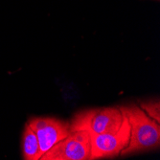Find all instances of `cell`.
Masks as SVG:
<instances>
[{
    "label": "cell",
    "mask_w": 160,
    "mask_h": 160,
    "mask_svg": "<svg viewBox=\"0 0 160 160\" xmlns=\"http://www.w3.org/2000/svg\"><path fill=\"white\" fill-rule=\"evenodd\" d=\"M120 109L126 115L130 128L129 142L120 155L157 149L160 144L159 123L138 106L120 107Z\"/></svg>",
    "instance_id": "6da1fadb"
},
{
    "label": "cell",
    "mask_w": 160,
    "mask_h": 160,
    "mask_svg": "<svg viewBox=\"0 0 160 160\" xmlns=\"http://www.w3.org/2000/svg\"><path fill=\"white\" fill-rule=\"evenodd\" d=\"M124 114L120 108H90L78 112L69 122L70 132L84 130L90 136L114 132L122 125Z\"/></svg>",
    "instance_id": "7a4b0ae2"
},
{
    "label": "cell",
    "mask_w": 160,
    "mask_h": 160,
    "mask_svg": "<svg viewBox=\"0 0 160 160\" xmlns=\"http://www.w3.org/2000/svg\"><path fill=\"white\" fill-rule=\"evenodd\" d=\"M91 152V136L84 130L71 132L57 143L40 160H88Z\"/></svg>",
    "instance_id": "3957f363"
},
{
    "label": "cell",
    "mask_w": 160,
    "mask_h": 160,
    "mask_svg": "<svg viewBox=\"0 0 160 160\" xmlns=\"http://www.w3.org/2000/svg\"><path fill=\"white\" fill-rule=\"evenodd\" d=\"M129 136V124L126 115L124 114L122 125L118 129L91 136L90 159L111 158L120 155L124 149L128 146Z\"/></svg>",
    "instance_id": "277c9868"
},
{
    "label": "cell",
    "mask_w": 160,
    "mask_h": 160,
    "mask_svg": "<svg viewBox=\"0 0 160 160\" xmlns=\"http://www.w3.org/2000/svg\"><path fill=\"white\" fill-rule=\"evenodd\" d=\"M27 124L37 135L41 156L71 132L69 122L53 117H34Z\"/></svg>",
    "instance_id": "5b68a950"
},
{
    "label": "cell",
    "mask_w": 160,
    "mask_h": 160,
    "mask_svg": "<svg viewBox=\"0 0 160 160\" xmlns=\"http://www.w3.org/2000/svg\"><path fill=\"white\" fill-rule=\"evenodd\" d=\"M22 152L23 157L26 160H40L41 153L38 140L34 130L29 127L28 124L25 125L23 132Z\"/></svg>",
    "instance_id": "8992f818"
},
{
    "label": "cell",
    "mask_w": 160,
    "mask_h": 160,
    "mask_svg": "<svg viewBox=\"0 0 160 160\" xmlns=\"http://www.w3.org/2000/svg\"><path fill=\"white\" fill-rule=\"evenodd\" d=\"M140 108L146 112L150 117L155 120L157 123H160V109L158 102H147L140 106Z\"/></svg>",
    "instance_id": "52a82bcc"
}]
</instances>
